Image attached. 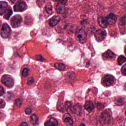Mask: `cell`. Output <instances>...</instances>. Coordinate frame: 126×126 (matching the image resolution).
<instances>
[{
	"label": "cell",
	"instance_id": "obj_29",
	"mask_svg": "<svg viewBox=\"0 0 126 126\" xmlns=\"http://www.w3.org/2000/svg\"><path fill=\"white\" fill-rule=\"evenodd\" d=\"M126 65L125 64L124 66L122 67L121 69V73L124 76H126Z\"/></svg>",
	"mask_w": 126,
	"mask_h": 126
},
{
	"label": "cell",
	"instance_id": "obj_13",
	"mask_svg": "<svg viewBox=\"0 0 126 126\" xmlns=\"http://www.w3.org/2000/svg\"><path fill=\"white\" fill-rule=\"evenodd\" d=\"M61 18L59 16H55L51 18L49 21V24L51 27H55L57 24L60 21Z\"/></svg>",
	"mask_w": 126,
	"mask_h": 126
},
{
	"label": "cell",
	"instance_id": "obj_12",
	"mask_svg": "<svg viewBox=\"0 0 126 126\" xmlns=\"http://www.w3.org/2000/svg\"><path fill=\"white\" fill-rule=\"evenodd\" d=\"M103 57L105 60H112L115 59V55L112 51L108 50L103 54Z\"/></svg>",
	"mask_w": 126,
	"mask_h": 126
},
{
	"label": "cell",
	"instance_id": "obj_3",
	"mask_svg": "<svg viewBox=\"0 0 126 126\" xmlns=\"http://www.w3.org/2000/svg\"><path fill=\"white\" fill-rule=\"evenodd\" d=\"M112 112L110 109H106L101 113V119L103 123L107 124L111 121Z\"/></svg>",
	"mask_w": 126,
	"mask_h": 126
},
{
	"label": "cell",
	"instance_id": "obj_17",
	"mask_svg": "<svg viewBox=\"0 0 126 126\" xmlns=\"http://www.w3.org/2000/svg\"><path fill=\"white\" fill-rule=\"evenodd\" d=\"M58 124L57 119L52 118L46 122L45 123V126H57Z\"/></svg>",
	"mask_w": 126,
	"mask_h": 126
},
{
	"label": "cell",
	"instance_id": "obj_31",
	"mask_svg": "<svg viewBox=\"0 0 126 126\" xmlns=\"http://www.w3.org/2000/svg\"><path fill=\"white\" fill-rule=\"evenodd\" d=\"M5 92L4 88L2 86L0 85V96H2L3 95Z\"/></svg>",
	"mask_w": 126,
	"mask_h": 126
},
{
	"label": "cell",
	"instance_id": "obj_20",
	"mask_svg": "<svg viewBox=\"0 0 126 126\" xmlns=\"http://www.w3.org/2000/svg\"><path fill=\"white\" fill-rule=\"evenodd\" d=\"M55 67L57 69L61 71H64L66 69L65 64L61 63H56L55 64Z\"/></svg>",
	"mask_w": 126,
	"mask_h": 126
},
{
	"label": "cell",
	"instance_id": "obj_35",
	"mask_svg": "<svg viewBox=\"0 0 126 126\" xmlns=\"http://www.w3.org/2000/svg\"><path fill=\"white\" fill-rule=\"evenodd\" d=\"M80 126H86V125H85L84 123H81Z\"/></svg>",
	"mask_w": 126,
	"mask_h": 126
},
{
	"label": "cell",
	"instance_id": "obj_8",
	"mask_svg": "<svg viewBox=\"0 0 126 126\" xmlns=\"http://www.w3.org/2000/svg\"><path fill=\"white\" fill-rule=\"evenodd\" d=\"M27 8V5L25 2H18L14 6V10L16 12H22L25 11Z\"/></svg>",
	"mask_w": 126,
	"mask_h": 126
},
{
	"label": "cell",
	"instance_id": "obj_23",
	"mask_svg": "<svg viewBox=\"0 0 126 126\" xmlns=\"http://www.w3.org/2000/svg\"><path fill=\"white\" fill-rule=\"evenodd\" d=\"M116 103L118 105H123L125 103V99L124 97H120L117 99Z\"/></svg>",
	"mask_w": 126,
	"mask_h": 126
},
{
	"label": "cell",
	"instance_id": "obj_24",
	"mask_svg": "<svg viewBox=\"0 0 126 126\" xmlns=\"http://www.w3.org/2000/svg\"><path fill=\"white\" fill-rule=\"evenodd\" d=\"M75 76L74 74H73V73H69L67 74L66 76V79L68 81L71 82L75 79Z\"/></svg>",
	"mask_w": 126,
	"mask_h": 126
},
{
	"label": "cell",
	"instance_id": "obj_7",
	"mask_svg": "<svg viewBox=\"0 0 126 126\" xmlns=\"http://www.w3.org/2000/svg\"><path fill=\"white\" fill-rule=\"evenodd\" d=\"M11 27L7 23H4L3 25L0 32V35L3 38H8L11 34Z\"/></svg>",
	"mask_w": 126,
	"mask_h": 126
},
{
	"label": "cell",
	"instance_id": "obj_14",
	"mask_svg": "<svg viewBox=\"0 0 126 126\" xmlns=\"http://www.w3.org/2000/svg\"><path fill=\"white\" fill-rule=\"evenodd\" d=\"M8 7V5L6 2H0V15H2L5 13Z\"/></svg>",
	"mask_w": 126,
	"mask_h": 126
},
{
	"label": "cell",
	"instance_id": "obj_9",
	"mask_svg": "<svg viewBox=\"0 0 126 126\" xmlns=\"http://www.w3.org/2000/svg\"><path fill=\"white\" fill-rule=\"evenodd\" d=\"M67 1L64 0V1H60L57 3L56 7V11L58 13H64L66 11V7L65 5L66 4Z\"/></svg>",
	"mask_w": 126,
	"mask_h": 126
},
{
	"label": "cell",
	"instance_id": "obj_6",
	"mask_svg": "<svg viewBox=\"0 0 126 126\" xmlns=\"http://www.w3.org/2000/svg\"><path fill=\"white\" fill-rule=\"evenodd\" d=\"M95 39L99 42H103L106 36V33L104 30L100 29L98 30L94 33Z\"/></svg>",
	"mask_w": 126,
	"mask_h": 126
},
{
	"label": "cell",
	"instance_id": "obj_10",
	"mask_svg": "<svg viewBox=\"0 0 126 126\" xmlns=\"http://www.w3.org/2000/svg\"><path fill=\"white\" fill-rule=\"evenodd\" d=\"M63 121L66 126H73V119L69 114L66 113L64 115Z\"/></svg>",
	"mask_w": 126,
	"mask_h": 126
},
{
	"label": "cell",
	"instance_id": "obj_25",
	"mask_svg": "<svg viewBox=\"0 0 126 126\" xmlns=\"http://www.w3.org/2000/svg\"><path fill=\"white\" fill-rule=\"evenodd\" d=\"M117 61H118V64L119 66H121L124 63H125L126 61V58L123 56H120L118 58Z\"/></svg>",
	"mask_w": 126,
	"mask_h": 126
},
{
	"label": "cell",
	"instance_id": "obj_27",
	"mask_svg": "<svg viewBox=\"0 0 126 126\" xmlns=\"http://www.w3.org/2000/svg\"><path fill=\"white\" fill-rule=\"evenodd\" d=\"M71 103L69 101H66L65 103V107L67 110H68L69 109L71 108Z\"/></svg>",
	"mask_w": 126,
	"mask_h": 126
},
{
	"label": "cell",
	"instance_id": "obj_22",
	"mask_svg": "<svg viewBox=\"0 0 126 126\" xmlns=\"http://www.w3.org/2000/svg\"><path fill=\"white\" fill-rule=\"evenodd\" d=\"M46 12L48 14L51 15L53 13V10H52V6L50 2L46 4Z\"/></svg>",
	"mask_w": 126,
	"mask_h": 126
},
{
	"label": "cell",
	"instance_id": "obj_15",
	"mask_svg": "<svg viewBox=\"0 0 126 126\" xmlns=\"http://www.w3.org/2000/svg\"><path fill=\"white\" fill-rule=\"evenodd\" d=\"M98 23L99 25L102 28H106L108 25L106 19L103 16L100 17L98 18Z\"/></svg>",
	"mask_w": 126,
	"mask_h": 126
},
{
	"label": "cell",
	"instance_id": "obj_34",
	"mask_svg": "<svg viewBox=\"0 0 126 126\" xmlns=\"http://www.w3.org/2000/svg\"><path fill=\"white\" fill-rule=\"evenodd\" d=\"M19 126H28V125L27 122H23L20 124Z\"/></svg>",
	"mask_w": 126,
	"mask_h": 126
},
{
	"label": "cell",
	"instance_id": "obj_28",
	"mask_svg": "<svg viewBox=\"0 0 126 126\" xmlns=\"http://www.w3.org/2000/svg\"><path fill=\"white\" fill-rule=\"evenodd\" d=\"M6 103L2 99H0V108H3L5 106Z\"/></svg>",
	"mask_w": 126,
	"mask_h": 126
},
{
	"label": "cell",
	"instance_id": "obj_18",
	"mask_svg": "<svg viewBox=\"0 0 126 126\" xmlns=\"http://www.w3.org/2000/svg\"><path fill=\"white\" fill-rule=\"evenodd\" d=\"M81 106L79 103H77L73 106L72 111L75 114L78 115H80L81 113Z\"/></svg>",
	"mask_w": 126,
	"mask_h": 126
},
{
	"label": "cell",
	"instance_id": "obj_5",
	"mask_svg": "<svg viewBox=\"0 0 126 126\" xmlns=\"http://www.w3.org/2000/svg\"><path fill=\"white\" fill-rule=\"evenodd\" d=\"M1 81L3 84L9 88H11L14 84V80L13 77L9 75H3Z\"/></svg>",
	"mask_w": 126,
	"mask_h": 126
},
{
	"label": "cell",
	"instance_id": "obj_11",
	"mask_svg": "<svg viewBox=\"0 0 126 126\" xmlns=\"http://www.w3.org/2000/svg\"><path fill=\"white\" fill-rule=\"evenodd\" d=\"M106 21L108 24L110 25H114L115 23L117 20L116 15L114 14L111 13L106 17Z\"/></svg>",
	"mask_w": 126,
	"mask_h": 126
},
{
	"label": "cell",
	"instance_id": "obj_26",
	"mask_svg": "<svg viewBox=\"0 0 126 126\" xmlns=\"http://www.w3.org/2000/svg\"><path fill=\"white\" fill-rule=\"evenodd\" d=\"M28 73H29V69L27 68L24 69L22 73V75L23 77H26L28 76Z\"/></svg>",
	"mask_w": 126,
	"mask_h": 126
},
{
	"label": "cell",
	"instance_id": "obj_1",
	"mask_svg": "<svg viewBox=\"0 0 126 126\" xmlns=\"http://www.w3.org/2000/svg\"><path fill=\"white\" fill-rule=\"evenodd\" d=\"M115 81V77L110 74H106L102 78V83L105 87H109L113 85Z\"/></svg>",
	"mask_w": 126,
	"mask_h": 126
},
{
	"label": "cell",
	"instance_id": "obj_21",
	"mask_svg": "<svg viewBox=\"0 0 126 126\" xmlns=\"http://www.w3.org/2000/svg\"><path fill=\"white\" fill-rule=\"evenodd\" d=\"M39 119L36 115L34 114L32 115L30 117V121L33 125L36 124L38 123Z\"/></svg>",
	"mask_w": 126,
	"mask_h": 126
},
{
	"label": "cell",
	"instance_id": "obj_16",
	"mask_svg": "<svg viewBox=\"0 0 126 126\" xmlns=\"http://www.w3.org/2000/svg\"><path fill=\"white\" fill-rule=\"evenodd\" d=\"M84 107L86 110L89 113H91L94 109V104L91 101H88L85 103Z\"/></svg>",
	"mask_w": 126,
	"mask_h": 126
},
{
	"label": "cell",
	"instance_id": "obj_33",
	"mask_svg": "<svg viewBox=\"0 0 126 126\" xmlns=\"http://www.w3.org/2000/svg\"><path fill=\"white\" fill-rule=\"evenodd\" d=\"M25 113L27 115H29L32 113V110L30 108H27L25 110Z\"/></svg>",
	"mask_w": 126,
	"mask_h": 126
},
{
	"label": "cell",
	"instance_id": "obj_4",
	"mask_svg": "<svg viewBox=\"0 0 126 126\" xmlns=\"http://www.w3.org/2000/svg\"><path fill=\"white\" fill-rule=\"evenodd\" d=\"M23 21L22 17L19 14L13 16L11 20V23L13 28H17L21 25Z\"/></svg>",
	"mask_w": 126,
	"mask_h": 126
},
{
	"label": "cell",
	"instance_id": "obj_19",
	"mask_svg": "<svg viewBox=\"0 0 126 126\" xmlns=\"http://www.w3.org/2000/svg\"><path fill=\"white\" fill-rule=\"evenodd\" d=\"M12 13H13V11H12L11 8L10 6H9L8 9H7L6 11H5V13H4L3 18L5 19L8 20L9 19V17L11 16Z\"/></svg>",
	"mask_w": 126,
	"mask_h": 126
},
{
	"label": "cell",
	"instance_id": "obj_32",
	"mask_svg": "<svg viewBox=\"0 0 126 126\" xmlns=\"http://www.w3.org/2000/svg\"><path fill=\"white\" fill-rule=\"evenodd\" d=\"M34 82V80L32 77H30L28 79L27 82V84L29 85H30L33 84Z\"/></svg>",
	"mask_w": 126,
	"mask_h": 126
},
{
	"label": "cell",
	"instance_id": "obj_30",
	"mask_svg": "<svg viewBox=\"0 0 126 126\" xmlns=\"http://www.w3.org/2000/svg\"><path fill=\"white\" fill-rule=\"evenodd\" d=\"M22 103V102L20 99H18L16 100V103L18 107H20Z\"/></svg>",
	"mask_w": 126,
	"mask_h": 126
},
{
	"label": "cell",
	"instance_id": "obj_2",
	"mask_svg": "<svg viewBox=\"0 0 126 126\" xmlns=\"http://www.w3.org/2000/svg\"><path fill=\"white\" fill-rule=\"evenodd\" d=\"M76 37L79 42L82 44L86 42L87 39V33L83 29H80L77 31Z\"/></svg>",
	"mask_w": 126,
	"mask_h": 126
}]
</instances>
